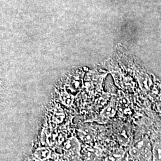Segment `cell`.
Listing matches in <instances>:
<instances>
[{"label": "cell", "instance_id": "277c9868", "mask_svg": "<svg viewBox=\"0 0 161 161\" xmlns=\"http://www.w3.org/2000/svg\"><path fill=\"white\" fill-rule=\"evenodd\" d=\"M92 134H90L89 132H80V135H81V137L82 138L83 140L86 141V142H90L92 138V136L90 135Z\"/></svg>", "mask_w": 161, "mask_h": 161}, {"label": "cell", "instance_id": "6da1fadb", "mask_svg": "<svg viewBox=\"0 0 161 161\" xmlns=\"http://www.w3.org/2000/svg\"><path fill=\"white\" fill-rule=\"evenodd\" d=\"M50 155V151L46 149H40L37 150L35 152V155L40 159H45Z\"/></svg>", "mask_w": 161, "mask_h": 161}, {"label": "cell", "instance_id": "7a4b0ae2", "mask_svg": "<svg viewBox=\"0 0 161 161\" xmlns=\"http://www.w3.org/2000/svg\"><path fill=\"white\" fill-rule=\"evenodd\" d=\"M154 161H161V144H156L153 149Z\"/></svg>", "mask_w": 161, "mask_h": 161}, {"label": "cell", "instance_id": "3957f363", "mask_svg": "<svg viewBox=\"0 0 161 161\" xmlns=\"http://www.w3.org/2000/svg\"><path fill=\"white\" fill-rule=\"evenodd\" d=\"M62 100L64 101V103L66 105H70L72 102V98L67 93H64L62 94Z\"/></svg>", "mask_w": 161, "mask_h": 161}]
</instances>
